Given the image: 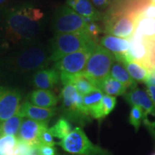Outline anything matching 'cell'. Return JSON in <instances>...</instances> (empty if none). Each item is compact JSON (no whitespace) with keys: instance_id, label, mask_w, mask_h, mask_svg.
Masks as SVG:
<instances>
[{"instance_id":"6da1fadb","label":"cell","mask_w":155,"mask_h":155,"mask_svg":"<svg viewBox=\"0 0 155 155\" xmlns=\"http://www.w3.org/2000/svg\"><path fill=\"white\" fill-rule=\"evenodd\" d=\"M44 17L41 9L32 6H22L6 12L4 32L12 43H30L40 33Z\"/></svg>"},{"instance_id":"7a4b0ae2","label":"cell","mask_w":155,"mask_h":155,"mask_svg":"<svg viewBox=\"0 0 155 155\" xmlns=\"http://www.w3.org/2000/svg\"><path fill=\"white\" fill-rule=\"evenodd\" d=\"M50 62V51L40 45L28 46L8 59L0 62V72L15 75L37 72L45 69Z\"/></svg>"},{"instance_id":"3957f363","label":"cell","mask_w":155,"mask_h":155,"mask_svg":"<svg viewBox=\"0 0 155 155\" xmlns=\"http://www.w3.org/2000/svg\"><path fill=\"white\" fill-rule=\"evenodd\" d=\"M94 42H96L86 33L56 34L51 42L50 62L58 61L64 56L82 50Z\"/></svg>"},{"instance_id":"277c9868","label":"cell","mask_w":155,"mask_h":155,"mask_svg":"<svg viewBox=\"0 0 155 155\" xmlns=\"http://www.w3.org/2000/svg\"><path fill=\"white\" fill-rule=\"evenodd\" d=\"M137 15L127 11L108 10L103 12L101 22L106 35L129 40L135 28Z\"/></svg>"},{"instance_id":"5b68a950","label":"cell","mask_w":155,"mask_h":155,"mask_svg":"<svg viewBox=\"0 0 155 155\" xmlns=\"http://www.w3.org/2000/svg\"><path fill=\"white\" fill-rule=\"evenodd\" d=\"M97 44L94 42L82 50L64 56L55 62L53 68L60 73L61 83L63 86L67 84L71 77L83 72L88 58Z\"/></svg>"},{"instance_id":"8992f818","label":"cell","mask_w":155,"mask_h":155,"mask_svg":"<svg viewBox=\"0 0 155 155\" xmlns=\"http://www.w3.org/2000/svg\"><path fill=\"white\" fill-rule=\"evenodd\" d=\"M115 60L113 54L99 44H97L82 73L90 78L98 88L101 81L109 75L110 70Z\"/></svg>"},{"instance_id":"52a82bcc","label":"cell","mask_w":155,"mask_h":155,"mask_svg":"<svg viewBox=\"0 0 155 155\" xmlns=\"http://www.w3.org/2000/svg\"><path fill=\"white\" fill-rule=\"evenodd\" d=\"M56 144L71 154L111 155L105 149L93 144L81 127H75L66 137Z\"/></svg>"},{"instance_id":"ba28073f","label":"cell","mask_w":155,"mask_h":155,"mask_svg":"<svg viewBox=\"0 0 155 155\" xmlns=\"http://www.w3.org/2000/svg\"><path fill=\"white\" fill-rule=\"evenodd\" d=\"M91 21L81 16L65 5L56 10L53 27L56 34L86 33L87 22Z\"/></svg>"},{"instance_id":"9c48e42d","label":"cell","mask_w":155,"mask_h":155,"mask_svg":"<svg viewBox=\"0 0 155 155\" xmlns=\"http://www.w3.org/2000/svg\"><path fill=\"white\" fill-rule=\"evenodd\" d=\"M60 99L65 118L80 124H86L91 118L85 115L82 110V96L77 91L73 84L68 83L62 88Z\"/></svg>"},{"instance_id":"30bf717a","label":"cell","mask_w":155,"mask_h":155,"mask_svg":"<svg viewBox=\"0 0 155 155\" xmlns=\"http://www.w3.org/2000/svg\"><path fill=\"white\" fill-rule=\"evenodd\" d=\"M123 96L129 105L139 106L141 108L143 124L155 140V106L146 91L136 87L130 89Z\"/></svg>"},{"instance_id":"8fae6325","label":"cell","mask_w":155,"mask_h":155,"mask_svg":"<svg viewBox=\"0 0 155 155\" xmlns=\"http://www.w3.org/2000/svg\"><path fill=\"white\" fill-rule=\"evenodd\" d=\"M20 91L11 87H0V126L15 116L21 106Z\"/></svg>"},{"instance_id":"7c38bea8","label":"cell","mask_w":155,"mask_h":155,"mask_svg":"<svg viewBox=\"0 0 155 155\" xmlns=\"http://www.w3.org/2000/svg\"><path fill=\"white\" fill-rule=\"evenodd\" d=\"M49 121H40L24 118L16 136L19 141L32 145H40L38 137L42 129L48 127Z\"/></svg>"},{"instance_id":"4fadbf2b","label":"cell","mask_w":155,"mask_h":155,"mask_svg":"<svg viewBox=\"0 0 155 155\" xmlns=\"http://www.w3.org/2000/svg\"><path fill=\"white\" fill-rule=\"evenodd\" d=\"M19 113L23 118L40 121H49L57 113V108L40 107L33 105L30 101H25L21 104Z\"/></svg>"},{"instance_id":"5bb4252c","label":"cell","mask_w":155,"mask_h":155,"mask_svg":"<svg viewBox=\"0 0 155 155\" xmlns=\"http://www.w3.org/2000/svg\"><path fill=\"white\" fill-rule=\"evenodd\" d=\"M99 45L113 54L118 61L128 53L129 49V40L111 35H105L102 37L99 40Z\"/></svg>"},{"instance_id":"9a60e30c","label":"cell","mask_w":155,"mask_h":155,"mask_svg":"<svg viewBox=\"0 0 155 155\" xmlns=\"http://www.w3.org/2000/svg\"><path fill=\"white\" fill-rule=\"evenodd\" d=\"M60 82V73L55 68L40 70L32 77V83L38 89L52 90Z\"/></svg>"},{"instance_id":"2e32d148","label":"cell","mask_w":155,"mask_h":155,"mask_svg":"<svg viewBox=\"0 0 155 155\" xmlns=\"http://www.w3.org/2000/svg\"><path fill=\"white\" fill-rule=\"evenodd\" d=\"M66 5L85 18L101 22L103 12L97 10L90 0H66Z\"/></svg>"},{"instance_id":"e0dca14e","label":"cell","mask_w":155,"mask_h":155,"mask_svg":"<svg viewBox=\"0 0 155 155\" xmlns=\"http://www.w3.org/2000/svg\"><path fill=\"white\" fill-rule=\"evenodd\" d=\"M129 40V49L127 53L128 56L131 60L142 65L147 56L150 42L134 34Z\"/></svg>"},{"instance_id":"ac0fdd59","label":"cell","mask_w":155,"mask_h":155,"mask_svg":"<svg viewBox=\"0 0 155 155\" xmlns=\"http://www.w3.org/2000/svg\"><path fill=\"white\" fill-rule=\"evenodd\" d=\"M29 100L33 105L43 108H54L57 105L59 98L50 90L37 89L29 96Z\"/></svg>"},{"instance_id":"d6986e66","label":"cell","mask_w":155,"mask_h":155,"mask_svg":"<svg viewBox=\"0 0 155 155\" xmlns=\"http://www.w3.org/2000/svg\"><path fill=\"white\" fill-rule=\"evenodd\" d=\"M124 65L128 73L136 82L146 83L150 77V72L137 62L132 61L128 56L127 53L121 58L119 61Z\"/></svg>"},{"instance_id":"ffe728a7","label":"cell","mask_w":155,"mask_h":155,"mask_svg":"<svg viewBox=\"0 0 155 155\" xmlns=\"http://www.w3.org/2000/svg\"><path fill=\"white\" fill-rule=\"evenodd\" d=\"M134 35L151 42L155 38V19L137 15Z\"/></svg>"},{"instance_id":"44dd1931","label":"cell","mask_w":155,"mask_h":155,"mask_svg":"<svg viewBox=\"0 0 155 155\" xmlns=\"http://www.w3.org/2000/svg\"><path fill=\"white\" fill-rule=\"evenodd\" d=\"M104 94L99 88H96L94 90L82 96V110L83 114L92 119L98 106H100Z\"/></svg>"},{"instance_id":"7402d4cb","label":"cell","mask_w":155,"mask_h":155,"mask_svg":"<svg viewBox=\"0 0 155 155\" xmlns=\"http://www.w3.org/2000/svg\"><path fill=\"white\" fill-rule=\"evenodd\" d=\"M109 75L121 83L127 89H132L137 87V82L131 77L124 65L116 60L111 68Z\"/></svg>"},{"instance_id":"603a6c76","label":"cell","mask_w":155,"mask_h":155,"mask_svg":"<svg viewBox=\"0 0 155 155\" xmlns=\"http://www.w3.org/2000/svg\"><path fill=\"white\" fill-rule=\"evenodd\" d=\"M98 88L101 90L104 94L114 97L124 96L127 92V88L121 83L113 78L109 75L101 81L98 85Z\"/></svg>"},{"instance_id":"cb8c5ba5","label":"cell","mask_w":155,"mask_h":155,"mask_svg":"<svg viewBox=\"0 0 155 155\" xmlns=\"http://www.w3.org/2000/svg\"><path fill=\"white\" fill-rule=\"evenodd\" d=\"M150 2V0H111L108 10L127 11L137 15L139 9Z\"/></svg>"},{"instance_id":"d4e9b609","label":"cell","mask_w":155,"mask_h":155,"mask_svg":"<svg viewBox=\"0 0 155 155\" xmlns=\"http://www.w3.org/2000/svg\"><path fill=\"white\" fill-rule=\"evenodd\" d=\"M68 83L73 84L78 94L82 96L97 88L94 83L82 73L71 77L68 81Z\"/></svg>"},{"instance_id":"484cf974","label":"cell","mask_w":155,"mask_h":155,"mask_svg":"<svg viewBox=\"0 0 155 155\" xmlns=\"http://www.w3.org/2000/svg\"><path fill=\"white\" fill-rule=\"evenodd\" d=\"M23 119L24 118L18 111L12 117L4 121L0 126V137H4V136H15L16 137Z\"/></svg>"},{"instance_id":"4316f807","label":"cell","mask_w":155,"mask_h":155,"mask_svg":"<svg viewBox=\"0 0 155 155\" xmlns=\"http://www.w3.org/2000/svg\"><path fill=\"white\" fill-rule=\"evenodd\" d=\"M116 102L117 101H116V97L104 94L100 106H98V109L93 115L92 119L97 120L104 119L108 115H109L115 108Z\"/></svg>"},{"instance_id":"83f0119b","label":"cell","mask_w":155,"mask_h":155,"mask_svg":"<svg viewBox=\"0 0 155 155\" xmlns=\"http://www.w3.org/2000/svg\"><path fill=\"white\" fill-rule=\"evenodd\" d=\"M49 130L53 137L62 140L72 131L73 129L69 120L65 116H62L53 127L49 128Z\"/></svg>"},{"instance_id":"f1b7e54d","label":"cell","mask_w":155,"mask_h":155,"mask_svg":"<svg viewBox=\"0 0 155 155\" xmlns=\"http://www.w3.org/2000/svg\"><path fill=\"white\" fill-rule=\"evenodd\" d=\"M17 139L15 136L0 137V155H12L15 152Z\"/></svg>"},{"instance_id":"f546056e","label":"cell","mask_w":155,"mask_h":155,"mask_svg":"<svg viewBox=\"0 0 155 155\" xmlns=\"http://www.w3.org/2000/svg\"><path fill=\"white\" fill-rule=\"evenodd\" d=\"M131 110L129 112V121L130 124L134 128L136 132H138L143 120V111L139 106H131Z\"/></svg>"},{"instance_id":"4dcf8cb0","label":"cell","mask_w":155,"mask_h":155,"mask_svg":"<svg viewBox=\"0 0 155 155\" xmlns=\"http://www.w3.org/2000/svg\"><path fill=\"white\" fill-rule=\"evenodd\" d=\"M142 66L150 73L155 71V38L150 42L148 53Z\"/></svg>"},{"instance_id":"1f68e13d","label":"cell","mask_w":155,"mask_h":155,"mask_svg":"<svg viewBox=\"0 0 155 155\" xmlns=\"http://www.w3.org/2000/svg\"><path fill=\"white\" fill-rule=\"evenodd\" d=\"M103 32H104V29H102L101 27L98 24V22L88 21L87 22L86 34H88L90 38H92L97 43L98 41V36Z\"/></svg>"},{"instance_id":"d6a6232c","label":"cell","mask_w":155,"mask_h":155,"mask_svg":"<svg viewBox=\"0 0 155 155\" xmlns=\"http://www.w3.org/2000/svg\"><path fill=\"white\" fill-rule=\"evenodd\" d=\"M54 137L53 135L51 134L50 131L49 130V128H45L42 129L41 132H40V135L38 137V141L40 144L41 145H45V146H51L54 147L56 144L55 141H54Z\"/></svg>"},{"instance_id":"836d02e7","label":"cell","mask_w":155,"mask_h":155,"mask_svg":"<svg viewBox=\"0 0 155 155\" xmlns=\"http://www.w3.org/2000/svg\"><path fill=\"white\" fill-rule=\"evenodd\" d=\"M137 15L147 17V18L155 19V4L152 2L147 3L141 8Z\"/></svg>"},{"instance_id":"e575fe53","label":"cell","mask_w":155,"mask_h":155,"mask_svg":"<svg viewBox=\"0 0 155 155\" xmlns=\"http://www.w3.org/2000/svg\"><path fill=\"white\" fill-rule=\"evenodd\" d=\"M91 2L97 10L105 12L111 6V0H90Z\"/></svg>"},{"instance_id":"d590c367","label":"cell","mask_w":155,"mask_h":155,"mask_svg":"<svg viewBox=\"0 0 155 155\" xmlns=\"http://www.w3.org/2000/svg\"><path fill=\"white\" fill-rule=\"evenodd\" d=\"M39 155H56L57 151L54 147L39 145Z\"/></svg>"},{"instance_id":"8d00e7d4","label":"cell","mask_w":155,"mask_h":155,"mask_svg":"<svg viewBox=\"0 0 155 155\" xmlns=\"http://www.w3.org/2000/svg\"><path fill=\"white\" fill-rule=\"evenodd\" d=\"M146 92L155 106V86L152 83H146Z\"/></svg>"},{"instance_id":"74e56055","label":"cell","mask_w":155,"mask_h":155,"mask_svg":"<svg viewBox=\"0 0 155 155\" xmlns=\"http://www.w3.org/2000/svg\"><path fill=\"white\" fill-rule=\"evenodd\" d=\"M147 83H152V85H154L155 86V71H153V72L150 73V77H149L148 81H147Z\"/></svg>"},{"instance_id":"f35d334b","label":"cell","mask_w":155,"mask_h":155,"mask_svg":"<svg viewBox=\"0 0 155 155\" xmlns=\"http://www.w3.org/2000/svg\"><path fill=\"white\" fill-rule=\"evenodd\" d=\"M6 1H7V0H0V6H1V5H2L3 4L5 3Z\"/></svg>"},{"instance_id":"ab89813d","label":"cell","mask_w":155,"mask_h":155,"mask_svg":"<svg viewBox=\"0 0 155 155\" xmlns=\"http://www.w3.org/2000/svg\"><path fill=\"white\" fill-rule=\"evenodd\" d=\"M151 2H153L154 4H155V0H150Z\"/></svg>"},{"instance_id":"60d3db41","label":"cell","mask_w":155,"mask_h":155,"mask_svg":"<svg viewBox=\"0 0 155 155\" xmlns=\"http://www.w3.org/2000/svg\"><path fill=\"white\" fill-rule=\"evenodd\" d=\"M56 155H64V154H57Z\"/></svg>"},{"instance_id":"b9f144b4","label":"cell","mask_w":155,"mask_h":155,"mask_svg":"<svg viewBox=\"0 0 155 155\" xmlns=\"http://www.w3.org/2000/svg\"><path fill=\"white\" fill-rule=\"evenodd\" d=\"M12 155H17V154H15V153H14V154H13Z\"/></svg>"},{"instance_id":"7bdbcfd3","label":"cell","mask_w":155,"mask_h":155,"mask_svg":"<svg viewBox=\"0 0 155 155\" xmlns=\"http://www.w3.org/2000/svg\"><path fill=\"white\" fill-rule=\"evenodd\" d=\"M152 155H155V153H154V154H152Z\"/></svg>"}]
</instances>
